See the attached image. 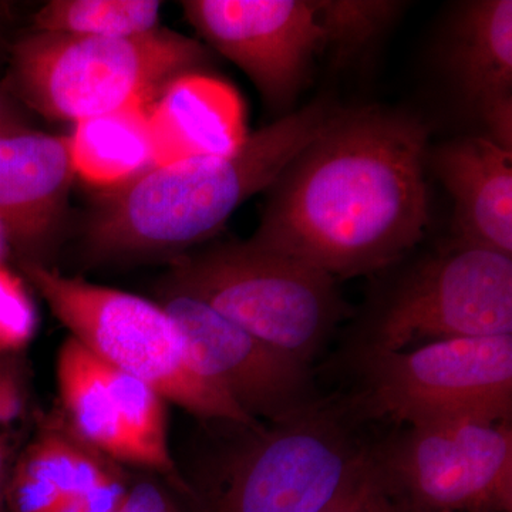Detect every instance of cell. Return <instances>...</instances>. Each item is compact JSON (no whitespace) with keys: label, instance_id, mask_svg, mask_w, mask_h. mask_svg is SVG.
Here are the masks:
<instances>
[{"label":"cell","instance_id":"obj_15","mask_svg":"<svg viewBox=\"0 0 512 512\" xmlns=\"http://www.w3.org/2000/svg\"><path fill=\"white\" fill-rule=\"evenodd\" d=\"M154 165L217 156L244 140L237 97L197 73L171 80L148 107Z\"/></svg>","mask_w":512,"mask_h":512},{"label":"cell","instance_id":"obj_6","mask_svg":"<svg viewBox=\"0 0 512 512\" xmlns=\"http://www.w3.org/2000/svg\"><path fill=\"white\" fill-rule=\"evenodd\" d=\"M164 284L308 367L346 313L335 279L249 239L174 259Z\"/></svg>","mask_w":512,"mask_h":512},{"label":"cell","instance_id":"obj_2","mask_svg":"<svg viewBox=\"0 0 512 512\" xmlns=\"http://www.w3.org/2000/svg\"><path fill=\"white\" fill-rule=\"evenodd\" d=\"M338 110L308 104L217 156L153 165L101 195L84 228L92 261L173 254L207 241L258 192L269 190Z\"/></svg>","mask_w":512,"mask_h":512},{"label":"cell","instance_id":"obj_29","mask_svg":"<svg viewBox=\"0 0 512 512\" xmlns=\"http://www.w3.org/2000/svg\"><path fill=\"white\" fill-rule=\"evenodd\" d=\"M6 9L8 8H6L5 3H0V23L6 18Z\"/></svg>","mask_w":512,"mask_h":512},{"label":"cell","instance_id":"obj_23","mask_svg":"<svg viewBox=\"0 0 512 512\" xmlns=\"http://www.w3.org/2000/svg\"><path fill=\"white\" fill-rule=\"evenodd\" d=\"M28 370L20 355H0V431L13 429L29 416Z\"/></svg>","mask_w":512,"mask_h":512},{"label":"cell","instance_id":"obj_22","mask_svg":"<svg viewBox=\"0 0 512 512\" xmlns=\"http://www.w3.org/2000/svg\"><path fill=\"white\" fill-rule=\"evenodd\" d=\"M320 512H402L373 463L370 446L348 484Z\"/></svg>","mask_w":512,"mask_h":512},{"label":"cell","instance_id":"obj_3","mask_svg":"<svg viewBox=\"0 0 512 512\" xmlns=\"http://www.w3.org/2000/svg\"><path fill=\"white\" fill-rule=\"evenodd\" d=\"M19 268L70 338L101 362L150 384L198 419L259 424L201 375L177 323L160 303L60 274L39 262H19Z\"/></svg>","mask_w":512,"mask_h":512},{"label":"cell","instance_id":"obj_7","mask_svg":"<svg viewBox=\"0 0 512 512\" xmlns=\"http://www.w3.org/2000/svg\"><path fill=\"white\" fill-rule=\"evenodd\" d=\"M357 419L400 427L448 420L505 423L512 417V335L431 342L419 348L360 350Z\"/></svg>","mask_w":512,"mask_h":512},{"label":"cell","instance_id":"obj_8","mask_svg":"<svg viewBox=\"0 0 512 512\" xmlns=\"http://www.w3.org/2000/svg\"><path fill=\"white\" fill-rule=\"evenodd\" d=\"M498 335H512V256L451 239L397 282L362 350Z\"/></svg>","mask_w":512,"mask_h":512},{"label":"cell","instance_id":"obj_27","mask_svg":"<svg viewBox=\"0 0 512 512\" xmlns=\"http://www.w3.org/2000/svg\"><path fill=\"white\" fill-rule=\"evenodd\" d=\"M26 130L25 124L19 119L16 111L10 106L8 99L0 93V136Z\"/></svg>","mask_w":512,"mask_h":512},{"label":"cell","instance_id":"obj_5","mask_svg":"<svg viewBox=\"0 0 512 512\" xmlns=\"http://www.w3.org/2000/svg\"><path fill=\"white\" fill-rule=\"evenodd\" d=\"M348 402L319 399L286 419L245 427L218 468L204 512H320L366 457Z\"/></svg>","mask_w":512,"mask_h":512},{"label":"cell","instance_id":"obj_1","mask_svg":"<svg viewBox=\"0 0 512 512\" xmlns=\"http://www.w3.org/2000/svg\"><path fill=\"white\" fill-rule=\"evenodd\" d=\"M429 130L403 111H336L269 188L249 241L335 279L382 271L429 227Z\"/></svg>","mask_w":512,"mask_h":512},{"label":"cell","instance_id":"obj_24","mask_svg":"<svg viewBox=\"0 0 512 512\" xmlns=\"http://www.w3.org/2000/svg\"><path fill=\"white\" fill-rule=\"evenodd\" d=\"M130 484L120 466L56 512H119Z\"/></svg>","mask_w":512,"mask_h":512},{"label":"cell","instance_id":"obj_21","mask_svg":"<svg viewBox=\"0 0 512 512\" xmlns=\"http://www.w3.org/2000/svg\"><path fill=\"white\" fill-rule=\"evenodd\" d=\"M37 326L39 315L26 279L0 265V355H20Z\"/></svg>","mask_w":512,"mask_h":512},{"label":"cell","instance_id":"obj_11","mask_svg":"<svg viewBox=\"0 0 512 512\" xmlns=\"http://www.w3.org/2000/svg\"><path fill=\"white\" fill-rule=\"evenodd\" d=\"M158 303L177 323L201 375L251 419L276 423L316 399L308 366L282 355L207 303L167 284Z\"/></svg>","mask_w":512,"mask_h":512},{"label":"cell","instance_id":"obj_25","mask_svg":"<svg viewBox=\"0 0 512 512\" xmlns=\"http://www.w3.org/2000/svg\"><path fill=\"white\" fill-rule=\"evenodd\" d=\"M174 488L156 474L130 478L119 512H184L174 497Z\"/></svg>","mask_w":512,"mask_h":512},{"label":"cell","instance_id":"obj_10","mask_svg":"<svg viewBox=\"0 0 512 512\" xmlns=\"http://www.w3.org/2000/svg\"><path fill=\"white\" fill-rule=\"evenodd\" d=\"M185 18L237 64L266 103L291 106L319 53L330 50L325 0H187Z\"/></svg>","mask_w":512,"mask_h":512},{"label":"cell","instance_id":"obj_26","mask_svg":"<svg viewBox=\"0 0 512 512\" xmlns=\"http://www.w3.org/2000/svg\"><path fill=\"white\" fill-rule=\"evenodd\" d=\"M15 457L8 434L5 431H0V512H8L6 495H8L10 470H12Z\"/></svg>","mask_w":512,"mask_h":512},{"label":"cell","instance_id":"obj_28","mask_svg":"<svg viewBox=\"0 0 512 512\" xmlns=\"http://www.w3.org/2000/svg\"><path fill=\"white\" fill-rule=\"evenodd\" d=\"M6 247H8V239H6L5 231L0 225V265H2L3 256H5Z\"/></svg>","mask_w":512,"mask_h":512},{"label":"cell","instance_id":"obj_9","mask_svg":"<svg viewBox=\"0 0 512 512\" xmlns=\"http://www.w3.org/2000/svg\"><path fill=\"white\" fill-rule=\"evenodd\" d=\"M370 456L402 512H512V427L448 420L402 427Z\"/></svg>","mask_w":512,"mask_h":512},{"label":"cell","instance_id":"obj_18","mask_svg":"<svg viewBox=\"0 0 512 512\" xmlns=\"http://www.w3.org/2000/svg\"><path fill=\"white\" fill-rule=\"evenodd\" d=\"M148 107L79 121L69 137L74 173L96 187H120L154 165Z\"/></svg>","mask_w":512,"mask_h":512},{"label":"cell","instance_id":"obj_13","mask_svg":"<svg viewBox=\"0 0 512 512\" xmlns=\"http://www.w3.org/2000/svg\"><path fill=\"white\" fill-rule=\"evenodd\" d=\"M429 161L454 200L453 241L512 256V150L463 137L436 148Z\"/></svg>","mask_w":512,"mask_h":512},{"label":"cell","instance_id":"obj_20","mask_svg":"<svg viewBox=\"0 0 512 512\" xmlns=\"http://www.w3.org/2000/svg\"><path fill=\"white\" fill-rule=\"evenodd\" d=\"M399 8L384 0H325L330 50L338 59L356 55L387 28Z\"/></svg>","mask_w":512,"mask_h":512},{"label":"cell","instance_id":"obj_19","mask_svg":"<svg viewBox=\"0 0 512 512\" xmlns=\"http://www.w3.org/2000/svg\"><path fill=\"white\" fill-rule=\"evenodd\" d=\"M156 0H52L33 16L36 32L94 37L144 35L158 29Z\"/></svg>","mask_w":512,"mask_h":512},{"label":"cell","instance_id":"obj_17","mask_svg":"<svg viewBox=\"0 0 512 512\" xmlns=\"http://www.w3.org/2000/svg\"><path fill=\"white\" fill-rule=\"evenodd\" d=\"M56 379L66 426L114 463L136 466L100 360L69 336L57 355Z\"/></svg>","mask_w":512,"mask_h":512},{"label":"cell","instance_id":"obj_4","mask_svg":"<svg viewBox=\"0 0 512 512\" xmlns=\"http://www.w3.org/2000/svg\"><path fill=\"white\" fill-rule=\"evenodd\" d=\"M205 60L200 43L167 29L127 37L35 32L13 47L10 80L43 116L79 123L150 106Z\"/></svg>","mask_w":512,"mask_h":512},{"label":"cell","instance_id":"obj_12","mask_svg":"<svg viewBox=\"0 0 512 512\" xmlns=\"http://www.w3.org/2000/svg\"><path fill=\"white\" fill-rule=\"evenodd\" d=\"M74 177L69 137L29 128L0 136V225L19 262L45 264Z\"/></svg>","mask_w":512,"mask_h":512},{"label":"cell","instance_id":"obj_14","mask_svg":"<svg viewBox=\"0 0 512 512\" xmlns=\"http://www.w3.org/2000/svg\"><path fill=\"white\" fill-rule=\"evenodd\" d=\"M448 66L461 97L490 140L512 150V2L478 0L461 9Z\"/></svg>","mask_w":512,"mask_h":512},{"label":"cell","instance_id":"obj_16","mask_svg":"<svg viewBox=\"0 0 512 512\" xmlns=\"http://www.w3.org/2000/svg\"><path fill=\"white\" fill-rule=\"evenodd\" d=\"M116 466L80 440L62 417H47L13 461L8 512H56Z\"/></svg>","mask_w":512,"mask_h":512}]
</instances>
